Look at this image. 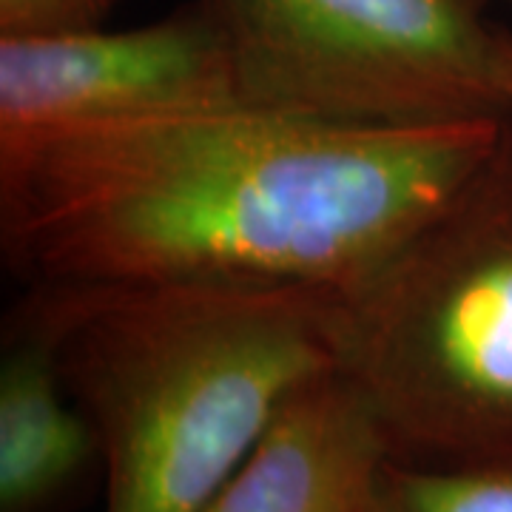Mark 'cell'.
<instances>
[{"label": "cell", "instance_id": "obj_2", "mask_svg": "<svg viewBox=\"0 0 512 512\" xmlns=\"http://www.w3.org/2000/svg\"><path fill=\"white\" fill-rule=\"evenodd\" d=\"M106 461V512H200L296 390L339 367L342 291L288 282H32Z\"/></svg>", "mask_w": 512, "mask_h": 512}, {"label": "cell", "instance_id": "obj_10", "mask_svg": "<svg viewBox=\"0 0 512 512\" xmlns=\"http://www.w3.org/2000/svg\"><path fill=\"white\" fill-rule=\"evenodd\" d=\"M504 83H507V92L512 94V35L507 40V49H504Z\"/></svg>", "mask_w": 512, "mask_h": 512}, {"label": "cell", "instance_id": "obj_4", "mask_svg": "<svg viewBox=\"0 0 512 512\" xmlns=\"http://www.w3.org/2000/svg\"><path fill=\"white\" fill-rule=\"evenodd\" d=\"M245 106L359 128L498 120L510 29L484 0H200Z\"/></svg>", "mask_w": 512, "mask_h": 512}, {"label": "cell", "instance_id": "obj_1", "mask_svg": "<svg viewBox=\"0 0 512 512\" xmlns=\"http://www.w3.org/2000/svg\"><path fill=\"white\" fill-rule=\"evenodd\" d=\"M504 117L359 128L234 106L0 148L3 262L29 285L288 282L345 293L461 183Z\"/></svg>", "mask_w": 512, "mask_h": 512}, {"label": "cell", "instance_id": "obj_5", "mask_svg": "<svg viewBox=\"0 0 512 512\" xmlns=\"http://www.w3.org/2000/svg\"><path fill=\"white\" fill-rule=\"evenodd\" d=\"M245 106L220 23L191 0L131 29L0 37V148L120 120Z\"/></svg>", "mask_w": 512, "mask_h": 512}, {"label": "cell", "instance_id": "obj_3", "mask_svg": "<svg viewBox=\"0 0 512 512\" xmlns=\"http://www.w3.org/2000/svg\"><path fill=\"white\" fill-rule=\"evenodd\" d=\"M339 370L387 458H512V111L461 183L342 293Z\"/></svg>", "mask_w": 512, "mask_h": 512}, {"label": "cell", "instance_id": "obj_11", "mask_svg": "<svg viewBox=\"0 0 512 512\" xmlns=\"http://www.w3.org/2000/svg\"><path fill=\"white\" fill-rule=\"evenodd\" d=\"M510 3H512V0H510Z\"/></svg>", "mask_w": 512, "mask_h": 512}, {"label": "cell", "instance_id": "obj_8", "mask_svg": "<svg viewBox=\"0 0 512 512\" xmlns=\"http://www.w3.org/2000/svg\"><path fill=\"white\" fill-rule=\"evenodd\" d=\"M362 512H512V458L413 467L384 461Z\"/></svg>", "mask_w": 512, "mask_h": 512}, {"label": "cell", "instance_id": "obj_9", "mask_svg": "<svg viewBox=\"0 0 512 512\" xmlns=\"http://www.w3.org/2000/svg\"><path fill=\"white\" fill-rule=\"evenodd\" d=\"M120 0H0V37L57 35L106 26Z\"/></svg>", "mask_w": 512, "mask_h": 512}, {"label": "cell", "instance_id": "obj_6", "mask_svg": "<svg viewBox=\"0 0 512 512\" xmlns=\"http://www.w3.org/2000/svg\"><path fill=\"white\" fill-rule=\"evenodd\" d=\"M384 461L362 393L336 367L293 393L200 512H362Z\"/></svg>", "mask_w": 512, "mask_h": 512}, {"label": "cell", "instance_id": "obj_7", "mask_svg": "<svg viewBox=\"0 0 512 512\" xmlns=\"http://www.w3.org/2000/svg\"><path fill=\"white\" fill-rule=\"evenodd\" d=\"M103 484L92 419L49 342L9 313L0 350V512H74Z\"/></svg>", "mask_w": 512, "mask_h": 512}]
</instances>
